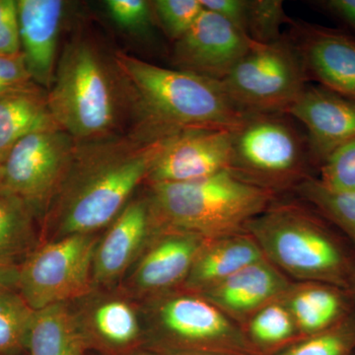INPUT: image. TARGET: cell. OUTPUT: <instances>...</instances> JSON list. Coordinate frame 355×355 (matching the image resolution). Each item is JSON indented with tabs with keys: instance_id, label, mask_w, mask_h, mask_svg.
I'll return each instance as SVG.
<instances>
[{
	"instance_id": "1",
	"label": "cell",
	"mask_w": 355,
	"mask_h": 355,
	"mask_svg": "<svg viewBox=\"0 0 355 355\" xmlns=\"http://www.w3.org/2000/svg\"><path fill=\"white\" fill-rule=\"evenodd\" d=\"M168 139L146 141L130 133L77 144L67 176L44 214L55 222L58 239L92 234L114 220L146 181Z\"/></svg>"
},
{
	"instance_id": "2",
	"label": "cell",
	"mask_w": 355,
	"mask_h": 355,
	"mask_svg": "<svg viewBox=\"0 0 355 355\" xmlns=\"http://www.w3.org/2000/svg\"><path fill=\"white\" fill-rule=\"evenodd\" d=\"M114 67L127 83L139 123L133 135L146 141L197 130H234L245 113L219 81L176 69L158 67L114 53Z\"/></svg>"
},
{
	"instance_id": "3",
	"label": "cell",
	"mask_w": 355,
	"mask_h": 355,
	"mask_svg": "<svg viewBox=\"0 0 355 355\" xmlns=\"http://www.w3.org/2000/svg\"><path fill=\"white\" fill-rule=\"evenodd\" d=\"M263 257L292 282H322L349 291L355 284V246L310 203L275 198L248 222Z\"/></svg>"
},
{
	"instance_id": "4",
	"label": "cell",
	"mask_w": 355,
	"mask_h": 355,
	"mask_svg": "<svg viewBox=\"0 0 355 355\" xmlns=\"http://www.w3.org/2000/svg\"><path fill=\"white\" fill-rule=\"evenodd\" d=\"M147 186L154 227L176 229L205 239L245 232L248 222L279 198L228 171L184 183Z\"/></svg>"
},
{
	"instance_id": "5",
	"label": "cell",
	"mask_w": 355,
	"mask_h": 355,
	"mask_svg": "<svg viewBox=\"0 0 355 355\" xmlns=\"http://www.w3.org/2000/svg\"><path fill=\"white\" fill-rule=\"evenodd\" d=\"M286 113H245L231 130L228 172L275 195L316 177L304 130Z\"/></svg>"
},
{
	"instance_id": "6",
	"label": "cell",
	"mask_w": 355,
	"mask_h": 355,
	"mask_svg": "<svg viewBox=\"0 0 355 355\" xmlns=\"http://www.w3.org/2000/svg\"><path fill=\"white\" fill-rule=\"evenodd\" d=\"M46 100L58 128L78 144L116 135L118 87L88 40L76 39L65 46Z\"/></svg>"
},
{
	"instance_id": "7",
	"label": "cell",
	"mask_w": 355,
	"mask_h": 355,
	"mask_svg": "<svg viewBox=\"0 0 355 355\" xmlns=\"http://www.w3.org/2000/svg\"><path fill=\"white\" fill-rule=\"evenodd\" d=\"M150 323L161 352L259 355L241 327L209 299L183 288L153 298Z\"/></svg>"
},
{
	"instance_id": "8",
	"label": "cell",
	"mask_w": 355,
	"mask_h": 355,
	"mask_svg": "<svg viewBox=\"0 0 355 355\" xmlns=\"http://www.w3.org/2000/svg\"><path fill=\"white\" fill-rule=\"evenodd\" d=\"M304 67L288 37L252 44L223 80L243 113H288L308 85Z\"/></svg>"
},
{
	"instance_id": "9",
	"label": "cell",
	"mask_w": 355,
	"mask_h": 355,
	"mask_svg": "<svg viewBox=\"0 0 355 355\" xmlns=\"http://www.w3.org/2000/svg\"><path fill=\"white\" fill-rule=\"evenodd\" d=\"M92 234L65 236L32 251L19 266L17 291L34 311L87 293L98 243Z\"/></svg>"
},
{
	"instance_id": "10",
	"label": "cell",
	"mask_w": 355,
	"mask_h": 355,
	"mask_svg": "<svg viewBox=\"0 0 355 355\" xmlns=\"http://www.w3.org/2000/svg\"><path fill=\"white\" fill-rule=\"evenodd\" d=\"M77 144L62 128L27 135L2 163L3 193L19 198L37 217L44 216L67 176Z\"/></svg>"
},
{
	"instance_id": "11",
	"label": "cell",
	"mask_w": 355,
	"mask_h": 355,
	"mask_svg": "<svg viewBox=\"0 0 355 355\" xmlns=\"http://www.w3.org/2000/svg\"><path fill=\"white\" fill-rule=\"evenodd\" d=\"M246 34L221 16L203 9L197 21L175 42V69L221 83L251 48Z\"/></svg>"
},
{
	"instance_id": "12",
	"label": "cell",
	"mask_w": 355,
	"mask_h": 355,
	"mask_svg": "<svg viewBox=\"0 0 355 355\" xmlns=\"http://www.w3.org/2000/svg\"><path fill=\"white\" fill-rule=\"evenodd\" d=\"M291 39L308 80L355 100V38L338 30L292 21Z\"/></svg>"
},
{
	"instance_id": "13",
	"label": "cell",
	"mask_w": 355,
	"mask_h": 355,
	"mask_svg": "<svg viewBox=\"0 0 355 355\" xmlns=\"http://www.w3.org/2000/svg\"><path fill=\"white\" fill-rule=\"evenodd\" d=\"M230 149V130H189L173 135L154 160L146 183H184L227 171Z\"/></svg>"
},
{
	"instance_id": "14",
	"label": "cell",
	"mask_w": 355,
	"mask_h": 355,
	"mask_svg": "<svg viewBox=\"0 0 355 355\" xmlns=\"http://www.w3.org/2000/svg\"><path fill=\"white\" fill-rule=\"evenodd\" d=\"M287 114L302 125L316 170L334 151L355 139V100L323 86H306Z\"/></svg>"
},
{
	"instance_id": "15",
	"label": "cell",
	"mask_w": 355,
	"mask_h": 355,
	"mask_svg": "<svg viewBox=\"0 0 355 355\" xmlns=\"http://www.w3.org/2000/svg\"><path fill=\"white\" fill-rule=\"evenodd\" d=\"M207 240L176 229L155 228L135 270L137 291L153 298L181 288Z\"/></svg>"
},
{
	"instance_id": "16",
	"label": "cell",
	"mask_w": 355,
	"mask_h": 355,
	"mask_svg": "<svg viewBox=\"0 0 355 355\" xmlns=\"http://www.w3.org/2000/svg\"><path fill=\"white\" fill-rule=\"evenodd\" d=\"M292 282L265 258L200 294L242 328L261 308L284 298Z\"/></svg>"
},
{
	"instance_id": "17",
	"label": "cell",
	"mask_w": 355,
	"mask_h": 355,
	"mask_svg": "<svg viewBox=\"0 0 355 355\" xmlns=\"http://www.w3.org/2000/svg\"><path fill=\"white\" fill-rule=\"evenodd\" d=\"M21 50L33 81L50 90L55 79L62 0H16Z\"/></svg>"
},
{
	"instance_id": "18",
	"label": "cell",
	"mask_w": 355,
	"mask_h": 355,
	"mask_svg": "<svg viewBox=\"0 0 355 355\" xmlns=\"http://www.w3.org/2000/svg\"><path fill=\"white\" fill-rule=\"evenodd\" d=\"M155 228L147 197L125 205L96 248L93 279L106 284L125 272Z\"/></svg>"
},
{
	"instance_id": "19",
	"label": "cell",
	"mask_w": 355,
	"mask_h": 355,
	"mask_svg": "<svg viewBox=\"0 0 355 355\" xmlns=\"http://www.w3.org/2000/svg\"><path fill=\"white\" fill-rule=\"evenodd\" d=\"M261 259L260 247L246 231L207 240L181 288L202 293Z\"/></svg>"
},
{
	"instance_id": "20",
	"label": "cell",
	"mask_w": 355,
	"mask_h": 355,
	"mask_svg": "<svg viewBox=\"0 0 355 355\" xmlns=\"http://www.w3.org/2000/svg\"><path fill=\"white\" fill-rule=\"evenodd\" d=\"M282 300L300 338L330 328L355 309L349 292L322 282H293Z\"/></svg>"
},
{
	"instance_id": "21",
	"label": "cell",
	"mask_w": 355,
	"mask_h": 355,
	"mask_svg": "<svg viewBox=\"0 0 355 355\" xmlns=\"http://www.w3.org/2000/svg\"><path fill=\"white\" fill-rule=\"evenodd\" d=\"M46 92L32 83L0 93V165L13 146L27 135L60 128L49 109Z\"/></svg>"
},
{
	"instance_id": "22",
	"label": "cell",
	"mask_w": 355,
	"mask_h": 355,
	"mask_svg": "<svg viewBox=\"0 0 355 355\" xmlns=\"http://www.w3.org/2000/svg\"><path fill=\"white\" fill-rule=\"evenodd\" d=\"M84 345L83 331L64 303L35 311L27 345L30 355H83Z\"/></svg>"
},
{
	"instance_id": "23",
	"label": "cell",
	"mask_w": 355,
	"mask_h": 355,
	"mask_svg": "<svg viewBox=\"0 0 355 355\" xmlns=\"http://www.w3.org/2000/svg\"><path fill=\"white\" fill-rule=\"evenodd\" d=\"M36 218L19 198L0 195V265L19 266L31 254Z\"/></svg>"
},
{
	"instance_id": "24",
	"label": "cell",
	"mask_w": 355,
	"mask_h": 355,
	"mask_svg": "<svg viewBox=\"0 0 355 355\" xmlns=\"http://www.w3.org/2000/svg\"><path fill=\"white\" fill-rule=\"evenodd\" d=\"M242 330L259 355L277 354L301 338L282 298L259 310L248 320Z\"/></svg>"
},
{
	"instance_id": "25",
	"label": "cell",
	"mask_w": 355,
	"mask_h": 355,
	"mask_svg": "<svg viewBox=\"0 0 355 355\" xmlns=\"http://www.w3.org/2000/svg\"><path fill=\"white\" fill-rule=\"evenodd\" d=\"M291 195L310 203L355 246V191H329L318 183L315 178H311Z\"/></svg>"
},
{
	"instance_id": "26",
	"label": "cell",
	"mask_w": 355,
	"mask_h": 355,
	"mask_svg": "<svg viewBox=\"0 0 355 355\" xmlns=\"http://www.w3.org/2000/svg\"><path fill=\"white\" fill-rule=\"evenodd\" d=\"M34 315L19 292H0V355L27 349Z\"/></svg>"
},
{
	"instance_id": "27",
	"label": "cell",
	"mask_w": 355,
	"mask_h": 355,
	"mask_svg": "<svg viewBox=\"0 0 355 355\" xmlns=\"http://www.w3.org/2000/svg\"><path fill=\"white\" fill-rule=\"evenodd\" d=\"M272 355H355V309L338 323Z\"/></svg>"
},
{
	"instance_id": "28",
	"label": "cell",
	"mask_w": 355,
	"mask_h": 355,
	"mask_svg": "<svg viewBox=\"0 0 355 355\" xmlns=\"http://www.w3.org/2000/svg\"><path fill=\"white\" fill-rule=\"evenodd\" d=\"M94 326L101 338L116 345L132 343L139 333L137 314L127 303L119 300L103 303L96 309Z\"/></svg>"
},
{
	"instance_id": "29",
	"label": "cell",
	"mask_w": 355,
	"mask_h": 355,
	"mask_svg": "<svg viewBox=\"0 0 355 355\" xmlns=\"http://www.w3.org/2000/svg\"><path fill=\"white\" fill-rule=\"evenodd\" d=\"M291 20L282 0H248L247 35L254 43L277 41L284 36L282 26Z\"/></svg>"
},
{
	"instance_id": "30",
	"label": "cell",
	"mask_w": 355,
	"mask_h": 355,
	"mask_svg": "<svg viewBox=\"0 0 355 355\" xmlns=\"http://www.w3.org/2000/svg\"><path fill=\"white\" fill-rule=\"evenodd\" d=\"M318 183L336 193L355 191V139L343 144L318 168Z\"/></svg>"
},
{
	"instance_id": "31",
	"label": "cell",
	"mask_w": 355,
	"mask_h": 355,
	"mask_svg": "<svg viewBox=\"0 0 355 355\" xmlns=\"http://www.w3.org/2000/svg\"><path fill=\"white\" fill-rule=\"evenodd\" d=\"M151 6L166 34L174 42L191 29L203 10L200 0H156Z\"/></svg>"
},
{
	"instance_id": "32",
	"label": "cell",
	"mask_w": 355,
	"mask_h": 355,
	"mask_svg": "<svg viewBox=\"0 0 355 355\" xmlns=\"http://www.w3.org/2000/svg\"><path fill=\"white\" fill-rule=\"evenodd\" d=\"M108 12L125 29L141 30L150 23V4L144 0H108Z\"/></svg>"
},
{
	"instance_id": "33",
	"label": "cell",
	"mask_w": 355,
	"mask_h": 355,
	"mask_svg": "<svg viewBox=\"0 0 355 355\" xmlns=\"http://www.w3.org/2000/svg\"><path fill=\"white\" fill-rule=\"evenodd\" d=\"M22 53L16 0H0V55Z\"/></svg>"
},
{
	"instance_id": "34",
	"label": "cell",
	"mask_w": 355,
	"mask_h": 355,
	"mask_svg": "<svg viewBox=\"0 0 355 355\" xmlns=\"http://www.w3.org/2000/svg\"><path fill=\"white\" fill-rule=\"evenodd\" d=\"M35 83L23 53L13 57L0 55V93Z\"/></svg>"
},
{
	"instance_id": "35",
	"label": "cell",
	"mask_w": 355,
	"mask_h": 355,
	"mask_svg": "<svg viewBox=\"0 0 355 355\" xmlns=\"http://www.w3.org/2000/svg\"><path fill=\"white\" fill-rule=\"evenodd\" d=\"M200 3L247 35L248 0H200Z\"/></svg>"
},
{
	"instance_id": "36",
	"label": "cell",
	"mask_w": 355,
	"mask_h": 355,
	"mask_svg": "<svg viewBox=\"0 0 355 355\" xmlns=\"http://www.w3.org/2000/svg\"><path fill=\"white\" fill-rule=\"evenodd\" d=\"M318 3L355 31V0H324Z\"/></svg>"
},
{
	"instance_id": "37",
	"label": "cell",
	"mask_w": 355,
	"mask_h": 355,
	"mask_svg": "<svg viewBox=\"0 0 355 355\" xmlns=\"http://www.w3.org/2000/svg\"><path fill=\"white\" fill-rule=\"evenodd\" d=\"M19 266L0 265V292L17 291Z\"/></svg>"
},
{
	"instance_id": "38",
	"label": "cell",
	"mask_w": 355,
	"mask_h": 355,
	"mask_svg": "<svg viewBox=\"0 0 355 355\" xmlns=\"http://www.w3.org/2000/svg\"><path fill=\"white\" fill-rule=\"evenodd\" d=\"M146 355H212L205 354H196V352H159L155 354H149Z\"/></svg>"
},
{
	"instance_id": "39",
	"label": "cell",
	"mask_w": 355,
	"mask_h": 355,
	"mask_svg": "<svg viewBox=\"0 0 355 355\" xmlns=\"http://www.w3.org/2000/svg\"><path fill=\"white\" fill-rule=\"evenodd\" d=\"M349 294L350 296V298H352V302H354V304L355 306V284L354 286L352 287V288L349 289Z\"/></svg>"
},
{
	"instance_id": "40",
	"label": "cell",
	"mask_w": 355,
	"mask_h": 355,
	"mask_svg": "<svg viewBox=\"0 0 355 355\" xmlns=\"http://www.w3.org/2000/svg\"><path fill=\"white\" fill-rule=\"evenodd\" d=\"M3 193V188H2V168L0 165V195Z\"/></svg>"
}]
</instances>
